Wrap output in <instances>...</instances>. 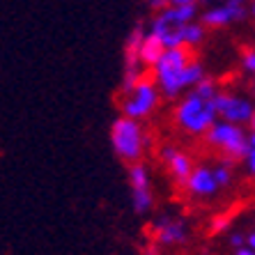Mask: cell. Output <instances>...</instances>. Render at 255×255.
<instances>
[{
  "label": "cell",
  "instance_id": "cell-1",
  "mask_svg": "<svg viewBox=\"0 0 255 255\" xmlns=\"http://www.w3.org/2000/svg\"><path fill=\"white\" fill-rule=\"evenodd\" d=\"M219 122L214 101L200 99L196 92H186L175 106V125L191 136H207V131Z\"/></svg>",
  "mask_w": 255,
  "mask_h": 255
},
{
  "label": "cell",
  "instance_id": "cell-2",
  "mask_svg": "<svg viewBox=\"0 0 255 255\" xmlns=\"http://www.w3.org/2000/svg\"><path fill=\"white\" fill-rule=\"evenodd\" d=\"M145 145H147V138H145L140 122L122 118V115L113 120V125H111V147H113L115 156L120 161H125L129 166L142 163L140 159L145 154Z\"/></svg>",
  "mask_w": 255,
  "mask_h": 255
},
{
  "label": "cell",
  "instance_id": "cell-3",
  "mask_svg": "<svg viewBox=\"0 0 255 255\" xmlns=\"http://www.w3.org/2000/svg\"><path fill=\"white\" fill-rule=\"evenodd\" d=\"M205 142L209 147L219 149L226 156V161H246L249 156V133L244 131V127L228 125V122H216L212 129L207 131Z\"/></svg>",
  "mask_w": 255,
  "mask_h": 255
},
{
  "label": "cell",
  "instance_id": "cell-4",
  "mask_svg": "<svg viewBox=\"0 0 255 255\" xmlns=\"http://www.w3.org/2000/svg\"><path fill=\"white\" fill-rule=\"evenodd\" d=\"M159 99H161V92L156 88V83L152 78H142L129 95H122V99L118 101L120 115L140 122V120H145L147 115L154 113V108L159 106Z\"/></svg>",
  "mask_w": 255,
  "mask_h": 255
},
{
  "label": "cell",
  "instance_id": "cell-5",
  "mask_svg": "<svg viewBox=\"0 0 255 255\" xmlns=\"http://www.w3.org/2000/svg\"><path fill=\"white\" fill-rule=\"evenodd\" d=\"M202 78H207L205 67H202L200 60H193V62L182 71H172V74H159V76H154V83L163 97L177 99L179 95H184L186 90L191 92Z\"/></svg>",
  "mask_w": 255,
  "mask_h": 255
},
{
  "label": "cell",
  "instance_id": "cell-6",
  "mask_svg": "<svg viewBox=\"0 0 255 255\" xmlns=\"http://www.w3.org/2000/svg\"><path fill=\"white\" fill-rule=\"evenodd\" d=\"M214 106H216V113H219L221 122H228V125H251V118L255 113V106L249 97L244 95H232V92H219L216 99H214Z\"/></svg>",
  "mask_w": 255,
  "mask_h": 255
},
{
  "label": "cell",
  "instance_id": "cell-7",
  "mask_svg": "<svg viewBox=\"0 0 255 255\" xmlns=\"http://www.w3.org/2000/svg\"><path fill=\"white\" fill-rule=\"evenodd\" d=\"M127 177H129V189H131V207L138 216L152 209V184H149V170L145 163H133L127 168Z\"/></svg>",
  "mask_w": 255,
  "mask_h": 255
},
{
  "label": "cell",
  "instance_id": "cell-8",
  "mask_svg": "<svg viewBox=\"0 0 255 255\" xmlns=\"http://www.w3.org/2000/svg\"><path fill=\"white\" fill-rule=\"evenodd\" d=\"M249 14L251 12L246 2H242V0H228L223 5L207 7L200 14V23L205 28H226V25H232V23H237V21H244Z\"/></svg>",
  "mask_w": 255,
  "mask_h": 255
},
{
  "label": "cell",
  "instance_id": "cell-9",
  "mask_svg": "<svg viewBox=\"0 0 255 255\" xmlns=\"http://www.w3.org/2000/svg\"><path fill=\"white\" fill-rule=\"evenodd\" d=\"M186 237H189L186 221L177 216H161L152 226V239L159 246H177V244H184Z\"/></svg>",
  "mask_w": 255,
  "mask_h": 255
},
{
  "label": "cell",
  "instance_id": "cell-10",
  "mask_svg": "<svg viewBox=\"0 0 255 255\" xmlns=\"http://www.w3.org/2000/svg\"><path fill=\"white\" fill-rule=\"evenodd\" d=\"M161 161L166 163L170 177L177 182V184L184 186L189 182V177L193 175L196 166H193V159H191L186 152H182L179 147H172V145H166L161 147Z\"/></svg>",
  "mask_w": 255,
  "mask_h": 255
},
{
  "label": "cell",
  "instance_id": "cell-11",
  "mask_svg": "<svg viewBox=\"0 0 255 255\" xmlns=\"http://www.w3.org/2000/svg\"><path fill=\"white\" fill-rule=\"evenodd\" d=\"M184 189L189 191L193 198H200V200H209L221 191L219 182L214 177V168L209 166H196L193 175L189 177V182L184 184Z\"/></svg>",
  "mask_w": 255,
  "mask_h": 255
},
{
  "label": "cell",
  "instance_id": "cell-12",
  "mask_svg": "<svg viewBox=\"0 0 255 255\" xmlns=\"http://www.w3.org/2000/svg\"><path fill=\"white\" fill-rule=\"evenodd\" d=\"M149 30H145V23L138 21L133 28H131L129 37L125 42V53H122V60H125V69H142L140 65V46L145 42Z\"/></svg>",
  "mask_w": 255,
  "mask_h": 255
},
{
  "label": "cell",
  "instance_id": "cell-13",
  "mask_svg": "<svg viewBox=\"0 0 255 255\" xmlns=\"http://www.w3.org/2000/svg\"><path fill=\"white\" fill-rule=\"evenodd\" d=\"M193 53H191V48H172V51H166L163 58L159 60V65L154 67V76L159 74H172V71H182L193 62Z\"/></svg>",
  "mask_w": 255,
  "mask_h": 255
},
{
  "label": "cell",
  "instance_id": "cell-14",
  "mask_svg": "<svg viewBox=\"0 0 255 255\" xmlns=\"http://www.w3.org/2000/svg\"><path fill=\"white\" fill-rule=\"evenodd\" d=\"M163 53H166V46H163V42H161V37L147 32V37H145V42H142V46H140V65H142V69H145V67L154 69V67L159 65V60L163 58Z\"/></svg>",
  "mask_w": 255,
  "mask_h": 255
},
{
  "label": "cell",
  "instance_id": "cell-15",
  "mask_svg": "<svg viewBox=\"0 0 255 255\" xmlns=\"http://www.w3.org/2000/svg\"><path fill=\"white\" fill-rule=\"evenodd\" d=\"M205 30H207V28H205L200 21H193V23L184 25V28H182V32H184V44H186V48L200 46L202 39H205Z\"/></svg>",
  "mask_w": 255,
  "mask_h": 255
},
{
  "label": "cell",
  "instance_id": "cell-16",
  "mask_svg": "<svg viewBox=\"0 0 255 255\" xmlns=\"http://www.w3.org/2000/svg\"><path fill=\"white\" fill-rule=\"evenodd\" d=\"M214 177H216V182H219L221 189H226V186L232 184V163L230 161H221V163H216L214 166Z\"/></svg>",
  "mask_w": 255,
  "mask_h": 255
},
{
  "label": "cell",
  "instance_id": "cell-17",
  "mask_svg": "<svg viewBox=\"0 0 255 255\" xmlns=\"http://www.w3.org/2000/svg\"><path fill=\"white\" fill-rule=\"evenodd\" d=\"M230 228H232V216L230 214H219V216H214L212 223H209V235L216 237V235L230 232Z\"/></svg>",
  "mask_w": 255,
  "mask_h": 255
},
{
  "label": "cell",
  "instance_id": "cell-18",
  "mask_svg": "<svg viewBox=\"0 0 255 255\" xmlns=\"http://www.w3.org/2000/svg\"><path fill=\"white\" fill-rule=\"evenodd\" d=\"M242 67L251 74H255V48H244L242 51Z\"/></svg>",
  "mask_w": 255,
  "mask_h": 255
},
{
  "label": "cell",
  "instance_id": "cell-19",
  "mask_svg": "<svg viewBox=\"0 0 255 255\" xmlns=\"http://www.w3.org/2000/svg\"><path fill=\"white\" fill-rule=\"evenodd\" d=\"M230 246L235 251H239V249H244V246H246V235H244V232H230Z\"/></svg>",
  "mask_w": 255,
  "mask_h": 255
},
{
  "label": "cell",
  "instance_id": "cell-20",
  "mask_svg": "<svg viewBox=\"0 0 255 255\" xmlns=\"http://www.w3.org/2000/svg\"><path fill=\"white\" fill-rule=\"evenodd\" d=\"M244 163H246V172H249L251 177H255V149L253 147L249 149V156H246Z\"/></svg>",
  "mask_w": 255,
  "mask_h": 255
},
{
  "label": "cell",
  "instance_id": "cell-21",
  "mask_svg": "<svg viewBox=\"0 0 255 255\" xmlns=\"http://www.w3.org/2000/svg\"><path fill=\"white\" fill-rule=\"evenodd\" d=\"M246 246H249L251 251H255V230H251L249 235H246Z\"/></svg>",
  "mask_w": 255,
  "mask_h": 255
},
{
  "label": "cell",
  "instance_id": "cell-22",
  "mask_svg": "<svg viewBox=\"0 0 255 255\" xmlns=\"http://www.w3.org/2000/svg\"><path fill=\"white\" fill-rule=\"evenodd\" d=\"M235 255H255V251H251V249H249V246H244V249L235 251Z\"/></svg>",
  "mask_w": 255,
  "mask_h": 255
},
{
  "label": "cell",
  "instance_id": "cell-23",
  "mask_svg": "<svg viewBox=\"0 0 255 255\" xmlns=\"http://www.w3.org/2000/svg\"><path fill=\"white\" fill-rule=\"evenodd\" d=\"M249 147L255 149V131H251V133H249Z\"/></svg>",
  "mask_w": 255,
  "mask_h": 255
},
{
  "label": "cell",
  "instance_id": "cell-24",
  "mask_svg": "<svg viewBox=\"0 0 255 255\" xmlns=\"http://www.w3.org/2000/svg\"><path fill=\"white\" fill-rule=\"evenodd\" d=\"M249 127H251V131H255V113H253V118H251V125Z\"/></svg>",
  "mask_w": 255,
  "mask_h": 255
},
{
  "label": "cell",
  "instance_id": "cell-25",
  "mask_svg": "<svg viewBox=\"0 0 255 255\" xmlns=\"http://www.w3.org/2000/svg\"><path fill=\"white\" fill-rule=\"evenodd\" d=\"M249 12H251V14H253V16H255V2H251V5H249Z\"/></svg>",
  "mask_w": 255,
  "mask_h": 255
},
{
  "label": "cell",
  "instance_id": "cell-26",
  "mask_svg": "<svg viewBox=\"0 0 255 255\" xmlns=\"http://www.w3.org/2000/svg\"><path fill=\"white\" fill-rule=\"evenodd\" d=\"M145 255H159V253H156L154 249H147V251H145Z\"/></svg>",
  "mask_w": 255,
  "mask_h": 255
},
{
  "label": "cell",
  "instance_id": "cell-27",
  "mask_svg": "<svg viewBox=\"0 0 255 255\" xmlns=\"http://www.w3.org/2000/svg\"><path fill=\"white\" fill-rule=\"evenodd\" d=\"M253 95H255V81H253Z\"/></svg>",
  "mask_w": 255,
  "mask_h": 255
}]
</instances>
